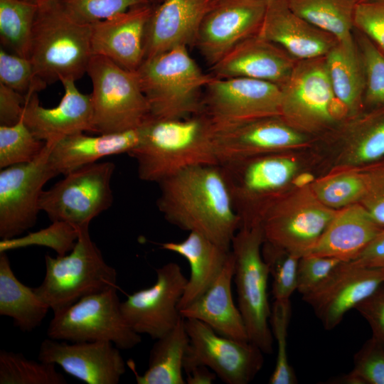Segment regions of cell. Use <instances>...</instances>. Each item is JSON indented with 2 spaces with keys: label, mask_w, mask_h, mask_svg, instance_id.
Here are the masks:
<instances>
[{
  "label": "cell",
  "mask_w": 384,
  "mask_h": 384,
  "mask_svg": "<svg viewBox=\"0 0 384 384\" xmlns=\"http://www.w3.org/2000/svg\"><path fill=\"white\" fill-rule=\"evenodd\" d=\"M159 185L156 205L167 222L231 249L240 220L220 165L193 166Z\"/></svg>",
  "instance_id": "1"
},
{
  "label": "cell",
  "mask_w": 384,
  "mask_h": 384,
  "mask_svg": "<svg viewBox=\"0 0 384 384\" xmlns=\"http://www.w3.org/2000/svg\"><path fill=\"white\" fill-rule=\"evenodd\" d=\"M140 132L138 144L127 154L136 160L144 181L159 183L193 166L219 165L216 131L203 112L181 119L150 116Z\"/></svg>",
  "instance_id": "2"
},
{
  "label": "cell",
  "mask_w": 384,
  "mask_h": 384,
  "mask_svg": "<svg viewBox=\"0 0 384 384\" xmlns=\"http://www.w3.org/2000/svg\"><path fill=\"white\" fill-rule=\"evenodd\" d=\"M90 25L73 20L58 0L38 6L31 60L36 78L46 87L80 79L92 55Z\"/></svg>",
  "instance_id": "3"
},
{
  "label": "cell",
  "mask_w": 384,
  "mask_h": 384,
  "mask_svg": "<svg viewBox=\"0 0 384 384\" xmlns=\"http://www.w3.org/2000/svg\"><path fill=\"white\" fill-rule=\"evenodd\" d=\"M151 117L181 119L202 112L203 93L213 79L180 46L144 60L136 70Z\"/></svg>",
  "instance_id": "4"
},
{
  "label": "cell",
  "mask_w": 384,
  "mask_h": 384,
  "mask_svg": "<svg viewBox=\"0 0 384 384\" xmlns=\"http://www.w3.org/2000/svg\"><path fill=\"white\" fill-rule=\"evenodd\" d=\"M45 262V277L35 290L53 313L86 296L117 287V271L92 240L89 225L79 228L69 254L55 257L46 255Z\"/></svg>",
  "instance_id": "5"
},
{
  "label": "cell",
  "mask_w": 384,
  "mask_h": 384,
  "mask_svg": "<svg viewBox=\"0 0 384 384\" xmlns=\"http://www.w3.org/2000/svg\"><path fill=\"white\" fill-rule=\"evenodd\" d=\"M87 73L92 86L94 132L113 134L138 129L150 117L137 71L92 55Z\"/></svg>",
  "instance_id": "6"
},
{
  "label": "cell",
  "mask_w": 384,
  "mask_h": 384,
  "mask_svg": "<svg viewBox=\"0 0 384 384\" xmlns=\"http://www.w3.org/2000/svg\"><path fill=\"white\" fill-rule=\"evenodd\" d=\"M265 241L262 224L240 228L231 242L235 257L233 279L238 294V309L249 341L266 354L273 353V336L270 326L271 308L268 301L270 275L261 245Z\"/></svg>",
  "instance_id": "7"
},
{
  "label": "cell",
  "mask_w": 384,
  "mask_h": 384,
  "mask_svg": "<svg viewBox=\"0 0 384 384\" xmlns=\"http://www.w3.org/2000/svg\"><path fill=\"white\" fill-rule=\"evenodd\" d=\"M117 287L81 298L53 313L48 338L75 342L109 341L119 349H131L142 341L125 320Z\"/></svg>",
  "instance_id": "8"
},
{
  "label": "cell",
  "mask_w": 384,
  "mask_h": 384,
  "mask_svg": "<svg viewBox=\"0 0 384 384\" xmlns=\"http://www.w3.org/2000/svg\"><path fill=\"white\" fill-rule=\"evenodd\" d=\"M240 228L261 225L273 197L292 178L296 164L279 155H259L220 164ZM238 229V230H239Z\"/></svg>",
  "instance_id": "9"
},
{
  "label": "cell",
  "mask_w": 384,
  "mask_h": 384,
  "mask_svg": "<svg viewBox=\"0 0 384 384\" xmlns=\"http://www.w3.org/2000/svg\"><path fill=\"white\" fill-rule=\"evenodd\" d=\"M114 168L111 161L95 162L65 175L42 192L40 210L52 222H66L78 229L89 225L112 204L111 179Z\"/></svg>",
  "instance_id": "10"
},
{
  "label": "cell",
  "mask_w": 384,
  "mask_h": 384,
  "mask_svg": "<svg viewBox=\"0 0 384 384\" xmlns=\"http://www.w3.org/2000/svg\"><path fill=\"white\" fill-rule=\"evenodd\" d=\"M281 96V87L267 81L213 77L203 90L202 112L210 119L215 131H219L279 117Z\"/></svg>",
  "instance_id": "11"
},
{
  "label": "cell",
  "mask_w": 384,
  "mask_h": 384,
  "mask_svg": "<svg viewBox=\"0 0 384 384\" xmlns=\"http://www.w3.org/2000/svg\"><path fill=\"white\" fill-rule=\"evenodd\" d=\"M190 338L183 368L186 372L203 365L227 384H247L260 371L263 352L250 341H240L217 334L195 319H184Z\"/></svg>",
  "instance_id": "12"
},
{
  "label": "cell",
  "mask_w": 384,
  "mask_h": 384,
  "mask_svg": "<svg viewBox=\"0 0 384 384\" xmlns=\"http://www.w3.org/2000/svg\"><path fill=\"white\" fill-rule=\"evenodd\" d=\"M52 143L46 142L32 161L12 165L0 171V238L18 237L33 227L39 213L43 187L58 176L51 168L49 152Z\"/></svg>",
  "instance_id": "13"
},
{
  "label": "cell",
  "mask_w": 384,
  "mask_h": 384,
  "mask_svg": "<svg viewBox=\"0 0 384 384\" xmlns=\"http://www.w3.org/2000/svg\"><path fill=\"white\" fill-rule=\"evenodd\" d=\"M281 90L279 117L292 127L313 129L333 121L337 99L325 56L297 60Z\"/></svg>",
  "instance_id": "14"
},
{
  "label": "cell",
  "mask_w": 384,
  "mask_h": 384,
  "mask_svg": "<svg viewBox=\"0 0 384 384\" xmlns=\"http://www.w3.org/2000/svg\"><path fill=\"white\" fill-rule=\"evenodd\" d=\"M156 280L151 287L128 295L121 302L122 314L131 328L155 340L183 319L178 304L188 282L181 267L173 262L156 268Z\"/></svg>",
  "instance_id": "15"
},
{
  "label": "cell",
  "mask_w": 384,
  "mask_h": 384,
  "mask_svg": "<svg viewBox=\"0 0 384 384\" xmlns=\"http://www.w3.org/2000/svg\"><path fill=\"white\" fill-rule=\"evenodd\" d=\"M384 284V272L351 261L342 262L302 299L313 309L323 327L331 331L344 316Z\"/></svg>",
  "instance_id": "16"
},
{
  "label": "cell",
  "mask_w": 384,
  "mask_h": 384,
  "mask_svg": "<svg viewBox=\"0 0 384 384\" xmlns=\"http://www.w3.org/2000/svg\"><path fill=\"white\" fill-rule=\"evenodd\" d=\"M267 6L257 0H215L199 26L193 46L213 66L238 43L257 33Z\"/></svg>",
  "instance_id": "17"
},
{
  "label": "cell",
  "mask_w": 384,
  "mask_h": 384,
  "mask_svg": "<svg viewBox=\"0 0 384 384\" xmlns=\"http://www.w3.org/2000/svg\"><path fill=\"white\" fill-rule=\"evenodd\" d=\"M119 349L109 341L68 343L48 338L41 342L38 359L87 384H117L126 372Z\"/></svg>",
  "instance_id": "18"
},
{
  "label": "cell",
  "mask_w": 384,
  "mask_h": 384,
  "mask_svg": "<svg viewBox=\"0 0 384 384\" xmlns=\"http://www.w3.org/2000/svg\"><path fill=\"white\" fill-rule=\"evenodd\" d=\"M75 82L70 80L61 82L64 94L54 107H42L38 92H30L26 95L22 118L38 139L55 143L72 134L94 132L91 94L80 92Z\"/></svg>",
  "instance_id": "19"
},
{
  "label": "cell",
  "mask_w": 384,
  "mask_h": 384,
  "mask_svg": "<svg viewBox=\"0 0 384 384\" xmlns=\"http://www.w3.org/2000/svg\"><path fill=\"white\" fill-rule=\"evenodd\" d=\"M152 11L150 4H142L90 24L92 54L136 71L144 60L145 28Z\"/></svg>",
  "instance_id": "20"
},
{
  "label": "cell",
  "mask_w": 384,
  "mask_h": 384,
  "mask_svg": "<svg viewBox=\"0 0 384 384\" xmlns=\"http://www.w3.org/2000/svg\"><path fill=\"white\" fill-rule=\"evenodd\" d=\"M215 0H163L145 28L144 60L180 46L193 45L199 26Z\"/></svg>",
  "instance_id": "21"
},
{
  "label": "cell",
  "mask_w": 384,
  "mask_h": 384,
  "mask_svg": "<svg viewBox=\"0 0 384 384\" xmlns=\"http://www.w3.org/2000/svg\"><path fill=\"white\" fill-rule=\"evenodd\" d=\"M296 62L284 48L255 34L238 43L211 66L210 74L217 78L260 80L281 87Z\"/></svg>",
  "instance_id": "22"
},
{
  "label": "cell",
  "mask_w": 384,
  "mask_h": 384,
  "mask_svg": "<svg viewBox=\"0 0 384 384\" xmlns=\"http://www.w3.org/2000/svg\"><path fill=\"white\" fill-rule=\"evenodd\" d=\"M303 137L280 117H266L215 133L219 165L298 145Z\"/></svg>",
  "instance_id": "23"
},
{
  "label": "cell",
  "mask_w": 384,
  "mask_h": 384,
  "mask_svg": "<svg viewBox=\"0 0 384 384\" xmlns=\"http://www.w3.org/2000/svg\"><path fill=\"white\" fill-rule=\"evenodd\" d=\"M257 34L299 60L325 56L338 43L331 34L292 11L285 0H272L267 4Z\"/></svg>",
  "instance_id": "24"
},
{
  "label": "cell",
  "mask_w": 384,
  "mask_h": 384,
  "mask_svg": "<svg viewBox=\"0 0 384 384\" xmlns=\"http://www.w3.org/2000/svg\"><path fill=\"white\" fill-rule=\"evenodd\" d=\"M140 127L123 132L87 136L83 132L52 143L48 161L57 175L64 176L112 155L128 154L139 143Z\"/></svg>",
  "instance_id": "25"
},
{
  "label": "cell",
  "mask_w": 384,
  "mask_h": 384,
  "mask_svg": "<svg viewBox=\"0 0 384 384\" xmlns=\"http://www.w3.org/2000/svg\"><path fill=\"white\" fill-rule=\"evenodd\" d=\"M234 268L235 257L231 251L215 282L199 299L180 312L183 318L203 321L221 336L250 341L244 320L233 299L231 282Z\"/></svg>",
  "instance_id": "26"
},
{
  "label": "cell",
  "mask_w": 384,
  "mask_h": 384,
  "mask_svg": "<svg viewBox=\"0 0 384 384\" xmlns=\"http://www.w3.org/2000/svg\"><path fill=\"white\" fill-rule=\"evenodd\" d=\"M334 216L319 208L289 213L276 205L262 223L265 240L301 257L310 254Z\"/></svg>",
  "instance_id": "27"
},
{
  "label": "cell",
  "mask_w": 384,
  "mask_h": 384,
  "mask_svg": "<svg viewBox=\"0 0 384 384\" xmlns=\"http://www.w3.org/2000/svg\"><path fill=\"white\" fill-rule=\"evenodd\" d=\"M164 250L176 252L187 260L190 265V277L178 304L181 309L199 299L215 282L231 253L204 235L190 232L181 242L160 244Z\"/></svg>",
  "instance_id": "28"
},
{
  "label": "cell",
  "mask_w": 384,
  "mask_h": 384,
  "mask_svg": "<svg viewBox=\"0 0 384 384\" xmlns=\"http://www.w3.org/2000/svg\"><path fill=\"white\" fill-rule=\"evenodd\" d=\"M383 230L363 206L354 205L335 215L310 254L351 261Z\"/></svg>",
  "instance_id": "29"
},
{
  "label": "cell",
  "mask_w": 384,
  "mask_h": 384,
  "mask_svg": "<svg viewBox=\"0 0 384 384\" xmlns=\"http://www.w3.org/2000/svg\"><path fill=\"white\" fill-rule=\"evenodd\" d=\"M49 309L35 288L18 279L6 252H0V315L11 318L15 326L28 332L41 324Z\"/></svg>",
  "instance_id": "30"
},
{
  "label": "cell",
  "mask_w": 384,
  "mask_h": 384,
  "mask_svg": "<svg viewBox=\"0 0 384 384\" xmlns=\"http://www.w3.org/2000/svg\"><path fill=\"white\" fill-rule=\"evenodd\" d=\"M190 344L184 318L165 336L156 339L149 358L147 370L141 375L135 373L138 384H185L182 370Z\"/></svg>",
  "instance_id": "31"
},
{
  "label": "cell",
  "mask_w": 384,
  "mask_h": 384,
  "mask_svg": "<svg viewBox=\"0 0 384 384\" xmlns=\"http://www.w3.org/2000/svg\"><path fill=\"white\" fill-rule=\"evenodd\" d=\"M332 88L337 100L348 111L361 106L365 92V74L357 48L337 43L325 55Z\"/></svg>",
  "instance_id": "32"
},
{
  "label": "cell",
  "mask_w": 384,
  "mask_h": 384,
  "mask_svg": "<svg viewBox=\"0 0 384 384\" xmlns=\"http://www.w3.org/2000/svg\"><path fill=\"white\" fill-rule=\"evenodd\" d=\"M289 9L314 26L331 34L338 43L356 48L351 33L356 0H285Z\"/></svg>",
  "instance_id": "33"
},
{
  "label": "cell",
  "mask_w": 384,
  "mask_h": 384,
  "mask_svg": "<svg viewBox=\"0 0 384 384\" xmlns=\"http://www.w3.org/2000/svg\"><path fill=\"white\" fill-rule=\"evenodd\" d=\"M38 9L23 0H0L1 47L30 59Z\"/></svg>",
  "instance_id": "34"
},
{
  "label": "cell",
  "mask_w": 384,
  "mask_h": 384,
  "mask_svg": "<svg viewBox=\"0 0 384 384\" xmlns=\"http://www.w3.org/2000/svg\"><path fill=\"white\" fill-rule=\"evenodd\" d=\"M55 365L27 358L21 353L0 351V384H65Z\"/></svg>",
  "instance_id": "35"
},
{
  "label": "cell",
  "mask_w": 384,
  "mask_h": 384,
  "mask_svg": "<svg viewBox=\"0 0 384 384\" xmlns=\"http://www.w3.org/2000/svg\"><path fill=\"white\" fill-rule=\"evenodd\" d=\"M353 159L358 164L384 159V105L361 118L353 130Z\"/></svg>",
  "instance_id": "36"
},
{
  "label": "cell",
  "mask_w": 384,
  "mask_h": 384,
  "mask_svg": "<svg viewBox=\"0 0 384 384\" xmlns=\"http://www.w3.org/2000/svg\"><path fill=\"white\" fill-rule=\"evenodd\" d=\"M45 144L34 136L22 117L15 124L0 125V169L33 161Z\"/></svg>",
  "instance_id": "37"
},
{
  "label": "cell",
  "mask_w": 384,
  "mask_h": 384,
  "mask_svg": "<svg viewBox=\"0 0 384 384\" xmlns=\"http://www.w3.org/2000/svg\"><path fill=\"white\" fill-rule=\"evenodd\" d=\"M292 316L290 299H274L271 308L270 326L277 343V357L270 384H297L298 379L287 354L288 328Z\"/></svg>",
  "instance_id": "38"
},
{
  "label": "cell",
  "mask_w": 384,
  "mask_h": 384,
  "mask_svg": "<svg viewBox=\"0 0 384 384\" xmlns=\"http://www.w3.org/2000/svg\"><path fill=\"white\" fill-rule=\"evenodd\" d=\"M262 256L272 277V293L274 299H289L297 289L299 257L287 250L265 240Z\"/></svg>",
  "instance_id": "39"
},
{
  "label": "cell",
  "mask_w": 384,
  "mask_h": 384,
  "mask_svg": "<svg viewBox=\"0 0 384 384\" xmlns=\"http://www.w3.org/2000/svg\"><path fill=\"white\" fill-rule=\"evenodd\" d=\"M78 235L79 229L73 225L63 221H54L48 227L23 237L1 239L0 252L38 245L51 248L58 255H65L73 248Z\"/></svg>",
  "instance_id": "40"
},
{
  "label": "cell",
  "mask_w": 384,
  "mask_h": 384,
  "mask_svg": "<svg viewBox=\"0 0 384 384\" xmlns=\"http://www.w3.org/2000/svg\"><path fill=\"white\" fill-rule=\"evenodd\" d=\"M328 383L384 384V346L371 336L355 353L352 370Z\"/></svg>",
  "instance_id": "41"
},
{
  "label": "cell",
  "mask_w": 384,
  "mask_h": 384,
  "mask_svg": "<svg viewBox=\"0 0 384 384\" xmlns=\"http://www.w3.org/2000/svg\"><path fill=\"white\" fill-rule=\"evenodd\" d=\"M68 14L75 21L90 25L129 9L145 4L146 0H58Z\"/></svg>",
  "instance_id": "42"
},
{
  "label": "cell",
  "mask_w": 384,
  "mask_h": 384,
  "mask_svg": "<svg viewBox=\"0 0 384 384\" xmlns=\"http://www.w3.org/2000/svg\"><path fill=\"white\" fill-rule=\"evenodd\" d=\"M0 83L27 95L46 87L37 78L31 59L0 48Z\"/></svg>",
  "instance_id": "43"
},
{
  "label": "cell",
  "mask_w": 384,
  "mask_h": 384,
  "mask_svg": "<svg viewBox=\"0 0 384 384\" xmlns=\"http://www.w3.org/2000/svg\"><path fill=\"white\" fill-rule=\"evenodd\" d=\"M365 74V101L370 105H384V53L367 36L359 40Z\"/></svg>",
  "instance_id": "44"
},
{
  "label": "cell",
  "mask_w": 384,
  "mask_h": 384,
  "mask_svg": "<svg viewBox=\"0 0 384 384\" xmlns=\"http://www.w3.org/2000/svg\"><path fill=\"white\" fill-rule=\"evenodd\" d=\"M367 190L366 176H343L325 182L319 186L317 193L319 198L325 204L338 207L366 196Z\"/></svg>",
  "instance_id": "45"
},
{
  "label": "cell",
  "mask_w": 384,
  "mask_h": 384,
  "mask_svg": "<svg viewBox=\"0 0 384 384\" xmlns=\"http://www.w3.org/2000/svg\"><path fill=\"white\" fill-rule=\"evenodd\" d=\"M342 262L337 258L311 254L301 257L297 268L296 291L302 296L311 292Z\"/></svg>",
  "instance_id": "46"
},
{
  "label": "cell",
  "mask_w": 384,
  "mask_h": 384,
  "mask_svg": "<svg viewBox=\"0 0 384 384\" xmlns=\"http://www.w3.org/2000/svg\"><path fill=\"white\" fill-rule=\"evenodd\" d=\"M354 26L384 53V0H363L356 4Z\"/></svg>",
  "instance_id": "47"
},
{
  "label": "cell",
  "mask_w": 384,
  "mask_h": 384,
  "mask_svg": "<svg viewBox=\"0 0 384 384\" xmlns=\"http://www.w3.org/2000/svg\"><path fill=\"white\" fill-rule=\"evenodd\" d=\"M372 331V337L384 346V284L355 308Z\"/></svg>",
  "instance_id": "48"
},
{
  "label": "cell",
  "mask_w": 384,
  "mask_h": 384,
  "mask_svg": "<svg viewBox=\"0 0 384 384\" xmlns=\"http://www.w3.org/2000/svg\"><path fill=\"white\" fill-rule=\"evenodd\" d=\"M26 96L0 83V125L15 124L22 117Z\"/></svg>",
  "instance_id": "49"
},
{
  "label": "cell",
  "mask_w": 384,
  "mask_h": 384,
  "mask_svg": "<svg viewBox=\"0 0 384 384\" xmlns=\"http://www.w3.org/2000/svg\"><path fill=\"white\" fill-rule=\"evenodd\" d=\"M352 261L384 272V230Z\"/></svg>",
  "instance_id": "50"
},
{
  "label": "cell",
  "mask_w": 384,
  "mask_h": 384,
  "mask_svg": "<svg viewBox=\"0 0 384 384\" xmlns=\"http://www.w3.org/2000/svg\"><path fill=\"white\" fill-rule=\"evenodd\" d=\"M186 382L188 384H211L216 378V374L208 367L199 365L186 372Z\"/></svg>",
  "instance_id": "51"
},
{
  "label": "cell",
  "mask_w": 384,
  "mask_h": 384,
  "mask_svg": "<svg viewBox=\"0 0 384 384\" xmlns=\"http://www.w3.org/2000/svg\"><path fill=\"white\" fill-rule=\"evenodd\" d=\"M313 180L314 176L311 174L303 173L296 177L294 183L297 186L302 187L310 183Z\"/></svg>",
  "instance_id": "52"
},
{
  "label": "cell",
  "mask_w": 384,
  "mask_h": 384,
  "mask_svg": "<svg viewBox=\"0 0 384 384\" xmlns=\"http://www.w3.org/2000/svg\"><path fill=\"white\" fill-rule=\"evenodd\" d=\"M23 1L33 4L38 6H41L44 4H48L50 2L54 1L55 0H23Z\"/></svg>",
  "instance_id": "53"
},
{
  "label": "cell",
  "mask_w": 384,
  "mask_h": 384,
  "mask_svg": "<svg viewBox=\"0 0 384 384\" xmlns=\"http://www.w3.org/2000/svg\"><path fill=\"white\" fill-rule=\"evenodd\" d=\"M148 3L151 4L153 2H159V4L163 1V0H146Z\"/></svg>",
  "instance_id": "54"
},
{
  "label": "cell",
  "mask_w": 384,
  "mask_h": 384,
  "mask_svg": "<svg viewBox=\"0 0 384 384\" xmlns=\"http://www.w3.org/2000/svg\"><path fill=\"white\" fill-rule=\"evenodd\" d=\"M257 1L263 2V3L266 4H268L272 0H257Z\"/></svg>",
  "instance_id": "55"
},
{
  "label": "cell",
  "mask_w": 384,
  "mask_h": 384,
  "mask_svg": "<svg viewBox=\"0 0 384 384\" xmlns=\"http://www.w3.org/2000/svg\"><path fill=\"white\" fill-rule=\"evenodd\" d=\"M356 1H357L358 2V1H363V0H356Z\"/></svg>",
  "instance_id": "56"
}]
</instances>
